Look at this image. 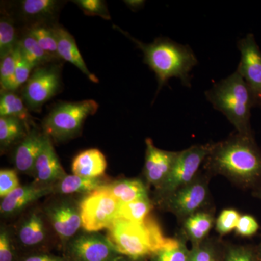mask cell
I'll list each match as a JSON object with an SVG mask.
<instances>
[{"instance_id":"13","label":"cell","mask_w":261,"mask_h":261,"mask_svg":"<svg viewBox=\"0 0 261 261\" xmlns=\"http://www.w3.org/2000/svg\"><path fill=\"white\" fill-rule=\"evenodd\" d=\"M144 175L149 185L161 189L171 173L178 152L163 150L154 146L150 138H147Z\"/></svg>"},{"instance_id":"31","label":"cell","mask_w":261,"mask_h":261,"mask_svg":"<svg viewBox=\"0 0 261 261\" xmlns=\"http://www.w3.org/2000/svg\"><path fill=\"white\" fill-rule=\"evenodd\" d=\"M15 70V51H13L1 59L0 84H1L2 91L14 92Z\"/></svg>"},{"instance_id":"2","label":"cell","mask_w":261,"mask_h":261,"mask_svg":"<svg viewBox=\"0 0 261 261\" xmlns=\"http://www.w3.org/2000/svg\"><path fill=\"white\" fill-rule=\"evenodd\" d=\"M107 238L119 255L132 260L151 257L173 240L164 237L159 223L150 216L141 223L117 219L108 228Z\"/></svg>"},{"instance_id":"19","label":"cell","mask_w":261,"mask_h":261,"mask_svg":"<svg viewBox=\"0 0 261 261\" xmlns=\"http://www.w3.org/2000/svg\"><path fill=\"white\" fill-rule=\"evenodd\" d=\"M105 188L119 204L149 199L147 187L140 179H123L107 184Z\"/></svg>"},{"instance_id":"45","label":"cell","mask_w":261,"mask_h":261,"mask_svg":"<svg viewBox=\"0 0 261 261\" xmlns=\"http://www.w3.org/2000/svg\"><path fill=\"white\" fill-rule=\"evenodd\" d=\"M214 261H217V260H216V259H215Z\"/></svg>"},{"instance_id":"44","label":"cell","mask_w":261,"mask_h":261,"mask_svg":"<svg viewBox=\"0 0 261 261\" xmlns=\"http://www.w3.org/2000/svg\"><path fill=\"white\" fill-rule=\"evenodd\" d=\"M256 195L258 196L259 198L261 199V191L257 192Z\"/></svg>"},{"instance_id":"6","label":"cell","mask_w":261,"mask_h":261,"mask_svg":"<svg viewBox=\"0 0 261 261\" xmlns=\"http://www.w3.org/2000/svg\"><path fill=\"white\" fill-rule=\"evenodd\" d=\"M105 185L84 196L79 203L82 228L86 232H97L108 228L118 219L119 203Z\"/></svg>"},{"instance_id":"21","label":"cell","mask_w":261,"mask_h":261,"mask_svg":"<svg viewBox=\"0 0 261 261\" xmlns=\"http://www.w3.org/2000/svg\"><path fill=\"white\" fill-rule=\"evenodd\" d=\"M18 239L27 247L40 245L47 238V229L42 216L37 213L29 215L20 225Z\"/></svg>"},{"instance_id":"40","label":"cell","mask_w":261,"mask_h":261,"mask_svg":"<svg viewBox=\"0 0 261 261\" xmlns=\"http://www.w3.org/2000/svg\"><path fill=\"white\" fill-rule=\"evenodd\" d=\"M23 261H63V260L61 257L53 256V255H39L27 257Z\"/></svg>"},{"instance_id":"24","label":"cell","mask_w":261,"mask_h":261,"mask_svg":"<svg viewBox=\"0 0 261 261\" xmlns=\"http://www.w3.org/2000/svg\"><path fill=\"white\" fill-rule=\"evenodd\" d=\"M25 123L13 117H0V145L2 148L10 147L27 136Z\"/></svg>"},{"instance_id":"8","label":"cell","mask_w":261,"mask_h":261,"mask_svg":"<svg viewBox=\"0 0 261 261\" xmlns=\"http://www.w3.org/2000/svg\"><path fill=\"white\" fill-rule=\"evenodd\" d=\"M209 195L207 182L202 178L182 187L172 195L164 199L165 207L178 219L185 220L200 210L207 202Z\"/></svg>"},{"instance_id":"35","label":"cell","mask_w":261,"mask_h":261,"mask_svg":"<svg viewBox=\"0 0 261 261\" xmlns=\"http://www.w3.org/2000/svg\"><path fill=\"white\" fill-rule=\"evenodd\" d=\"M16 171L12 169H2L0 171V197L4 198L20 187Z\"/></svg>"},{"instance_id":"29","label":"cell","mask_w":261,"mask_h":261,"mask_svg":"<svg viewBox=\"0 0 261 261\" xmlns=\"http://www.w3.org/2000/svg\"><path fill=\"white\" fill-rule=\"evenodd\" d=\"M190 254L185 243L173 239L167 246L153 254L150 261H189Z\"/></svg>"},{"instance_id":"17","label":"cell","mask_w":261,"mask_h":261,"mask_svg":"<svg viewBox=\"0 0 261 261\" xmlns=\"http://www.w3.org/2000/svg\"><path fill=\"white\" fill-rule=\"evenodd\" d=\"M53 29L58 42L59 58L75 65L84 75H87L91 82L98 83L99 80L95 75L89 71L73 36L61 27H56Z\"/></svg>"},{"instance_id":"7","label":"cell","mask_w":261,"mask_h":261,"mask_svg":"<svg viewBox=\"0 0 261 261\" xmlns=\"http://www.w3.org/2000/svg\"><path fill=\"white\" fill-rule=\"evenodd\" d=\"M211 145H194L178 152L171 173L158 190L163 200L195 179L201 164L208 156Z\"/></svg>"},{"instance_id":"5","label":"cell","mask_w":261,"mask_h":261,"mask_svg":"<svg viewBox=\"0 0 261 261\" xmlns=\"http://www.w3.org/2000/svg\"><path fill=\"white\" fill-rule=\"evenodd\" d=\"M99 105L93 99L63 102L51 110L43 121L44 133L56 142L73 138L89 116L97 113Z\"/></svg>"},{"instance_id":"15","label":"cell","mask_w":261,"mask_h":261,"mask_svg":"<svg viewBox=\"0 0 261 261\" xmlns=\"http://www.w3.org/2000/svg\"><path fill=\"white\" fill-rule=\"evenodd\" d=\"M54 193V187H44L33 183L20 186L3 198L0 204V213L4 216L18 214L44 196Z\"/></svg>"},{"instance_id":"42","label":"cell","mask_w":261,"mask_h":261,"mask_svg":"<svg viewBox=\"0 0 261 261\" xmlns=\"http://www.w3.org/2000/svg\"><path fill=\"white\" fill-rule=\"evenodd\" d=\"M111 261H130L126 259V257L123 256H121V255H118V257H116V258L113 259V260Z\"/></svg>"},{"instance_id":"4","label":"cell","mask_w":261,"mask_h":261,"mask_svg":"<svg viewBox=\"0 0 261 261\" xmlns=\"http://www.w3.org/2000/svg\"><path fill=\"white\" fill-rule=\"evenodd\" d=\"M215 109L227 118L239 135L253 137L250 127L251 109L255 107L250 89L236 70L205 92Z\"/></svg>"},{"instance_id":"46","label":"cell","mask_w":261,"mask_h":261,"mask_svg":"<svg viewBox=\"0 0 261 261\" xmlns=\"http://www.w3.org/2000/svg\"><path fill=\"white\" fill-rule=\"evenodd\" d=\"M189 261H190V259H189Z\"/></svg>"},{"instance_id":"37","label":"cell","mask_w":261,"mask_h":261,"mask_svg":"<svg viewBox=\"0 0 261 261\" xmlns=\"http://www.w3.org/2000/svg\"><path fill=\"white\" fill-rule=\"evenodd\" d=\"M235 229L240 236L251 237L258 231L259 224L253 216L243 215L240 216Z\"/></svg>"},{"instance_id":"22","label":"cell","mask_w":261,"mask_h":261,"mask_svg":"<svg viewBox=\"0 0 261 261\" xmlns=\"http://www.w3.org/2000/svg\"><path fill=\"white\" fill-rule=\"evenodd\" d=\"M214 217L207 213L198 212L185 220L184 227L187 236L195 245H200L210 232Z\"/></svg>"},{"instance_id":"1","label":"cell","mask_w":261,"mask_h":261,"mask_svg":"<svg viewBox=\"0 0 261 261\" xmlns=\"http://www.w3.org/2000/svg\"><path fill=\"white\" fill-rule=\"evenodd\" d=\"M205 161L211 170L244 187L261 183V150L253 137L238 135L211 145Z\"/></svg>"},{"instance_id":"10","label":"cell","mask_w":261,"mask_h":261,"mask_svg":"<svg viewBox=\"0 0 261 261\" xmlns=\"http://www.w3.org/2000/svg\"><path fill=\"white\" fill-rule=\"evenodd\" d=\"M241 55L238 71L250 89L255 107L261 108V50L253 34H247L238 43Z\"/></svg>"},{"instance_id":"27","label":"cell","mask_w":261,"mask_h":261,"mask_svg":"<svg viewBox=\"0 0 261 261\" xmlns=\"http://www.w3.org/2000/svg\"><path fill=\"white\" fill-rule=\"evenodd\" d=\"M58 5L55 0H24L20 3V10L27 18H45L55 14Z\"/></svg>"},{"instance_id":"43","label":"cell","mask_w":261,"mask_h":261,"mask_svg":"<svg viewBox=\"0 0 261 261\" xmlns=\"http://www.w3.org/2000/svg\"><path fill=\"white\" fill-rule=\"evenodd\" d=\"M259 256H260V258L261 259V244L260 247H259Z\"/></svg>"},{"instance_id":"39","label":"cell","mask_w":261,"mask_h":261,"mask_svg":"<svg viewBox=\"0 0 261 261\" xmlns=\"http://www.w3.org/2000/svg\"><path fill=\"white\" fill-rule=\"evenodd\" d=\"M215 259L214 248L210 245L200 244L190 250V261H214Z\"/></svg>"},{"instance_id":"16","label":"cell","mask_w":261,"mask_h":261,"mask_svg":"<svg viewBox=\"0 0 261 261\" xmlns=\"http://www.w3.org/2000/svg\"><path fill=\"white\" fill-rule=\"evenodd\" d=\"M47 136L32 129L20 141L14 152L15 168L19 172L34 174V166L45 144Z\"/></svg>"},{"instance_id":"28","label":"cell","mask_w":261,"mask_h":261,"mask_svg":"<svg viewBox=\"0 0 261 261\" xmlns=\"http://www.w3.org/2000/svg\"><path fill=\"white\" fill-rule=\"evenodd\" d=\"M51 59L59 58L58 42L53 29L44 25L32 27L28 32Z\"/></svg>"},{"instance_id":"23","label":"cell","mask_w":261,"mask_h":261,"mask_svg":"<svg viewBox=\"0 0 261 261\" xmlns=\"http://www.w3.org/2000/svg\"><path fill=\"white\" fill-rule=\"evenodd\" d=\"M18 94L10 91H2L0 97V116L13 117L27 124L29 120L28 108Z\"/></svg>"},{"instance_id":"14","label":"cell","mask_w":261,"mask_h":261,"mask_svg":"<svg viewBox=\"0 0 261 261\" xmlns=\"http://www.w3.org/2000/svg\"><path fill=\"white\" fill-rule=\"evenodd\" d=\"M62 167L51 139L47 137L45 144L34 166V183L44 187H55L66 176Z\"/></svg>"},{"instance_id":"12","label":"cell","mask_w":261,"mask_h":261,"mask_svg":"<svg viewBox=\"0 0 261 261\" xmlns=\"http://www.w3.org/2000/svg\"><path fill=\"white\" fill-rule=\"evenodd\" d=\"M49 222L62 240L74 238L82 227L80 204L68 200L53 202L45 209Z\"/></svg>"},{"instance_id":"38","label":"cell","mask_w":261,"mask_h":261,"mask_svg":"<svg viewBox=\"0 0 261 261\" xmlns=\"http://www.w3.org/2000/svg\"><path fill=\"white\" fill-rule=\"evenodd\" d=\"M225 261H258L251 249L245 247H231L226 253Z\"/></svg>"},{"instance_id":"3","label":"cell","mask_w":261,"mask_h":261,"mask_svg":"<svg viewBox=\"0 0 261 261\" xmlns=\"http://www.w3.org/2000/svg\"><path fill=\"white\" fill-rule=\"evenodd\" d=\"M129 37L143 51L144 62L155 73L159 89L173 77L179 79L183 85L190 87V73L197 64L191 48L168 39H158L150 44H145Z\"/></svg>"},{"instance_id":"33","label":"cell","mask_w":261,"mask_h":261,"mask_svg":"<svg viewBox=\"0 0 261 261\" xmlns=\"http://www.w3.org/2000/svg\"><path fill=\"white\" fill-rule=\"evenodd\" d=\"M240 214L233 209H226L220 214L216 220V229L220 234L225 235L235 229L238 225Z\"/></svg>"},{"instance_id":"30","label":"cell","mask_w":261,"mask_h":261,"mask_svg":"<svg viewBox=\"0 0 261 261\" xmlns=\"http://www.w3.org/2000/svg\"><path fill=\"white\" fill-rule=\"evenodd\" d=\"M16 42V32L14 25L8 18H1L0 21V57L2 58L14 51Z\"/></svg>"},{"instance_id":"26","label":"cell","mask_w":261,"mask_h":261,"mask_svg":"<svg viewBox=\"0 0 261 261\" xmlns=\"http://www.w3.org/2000/svg\"><path fill=\"white\" fill-rule=\"evenodd\" d=\"M22 56L34 68L45 64L51 58L43 50L37 41L32 35L27 33L23 39L17 44Z\"/></svg>"},{"instance_id":"25","label":"cell","mask_w":261,"mask_h":261,"mask_svg":"<svg viewBox=\"0 0 261 261\" xmlns=\"http://www.w3.org/2000/svg\"><path fill=\"white\" fill-rule=\"evenodd\" d=\"M152 208V205L149 198L119 204L118 219L126 220L130 222H143L149 217Z\"/></svg>"},{"instance_id":"32","label":"cell","mask_w":261,"mask_h":261,"mask_svg":"<svg viewBox=\"0 0 261 261\" xmlns=\"http://www.w3.org/2000/svg\"><path fill=\"white\" fill-rule=\"evenodd\" d=\"M15 90L20 86L27 83L31 76V71L34 67L22 56L20 49L16 46L15 49Z\"/></svg>"},{"instance_id":"36","label":"cell","mask_w":261,"mask_h":261,"mask_svg":"<svg viewBox=\"0 0 261 261\" xmlns=\"http://www.w3.org/2000/svg\"><path fill=\"white\" fill-rule=\"evenodd\" d=\"M14 250L10 231L2 226L0 230V261H13Z\"/></svg>"},{"instance_id":"20","label":"cell","mask_w":261,"mask_h":261,"mask_svg":"<svg viewBox=\"0 0 261 261\" xmlns=\"http://www.w3.org/2000/svg\"><path fill=\"white\" fill-rule=\"evenodd\" d=\"M102 178H84L76 175H66L54 187V192L61 195L80 193L87 195L106 185Z\"/></svg>"},{"instance_id":"41","label":"cell","mask_w":261,"mask_h":261,"mask_svg":"<svg viewBox=\"0 0 261 261\" xmlns=\"http://www.w3.org/2000/svg\"><path fill=\"white\" fill-rule=\"evenodd\" d=\"M124 3L130 9L138 10L142 8L145 2L139 1V0H129V1H125Z\"/></svg>"},{"instance_id":"9","label":"cell","mask_w":261,"mask_h":261,"mask_svg":"<svg viewBox=\"0 0 261 261\" xmlns=\"http://www.w3.org/2000/svg\"><path fill=\"white\" fill-rule=\"evenodd\" d=\"M61 86L59 70L56 66L38 68L29 77L23 91L25 106L38 110L56 95Z\"/></svg>"},{"instance_id":"11","label":"cell","mask_w":261,"mask_h":261,"mask_svg":"<svg viewBox=\"0 0 261 261\" xmlns=\"http://www.w3.org/2000/svg\"><path fill=\"white\" fill-rule=\"evenodd\" d=\"M68 249L75 261H111L119 255L107 237L97 232L74 237Z\"/></svg>"},{"instance_id":"34","label":"cell","mask_w":261,"mask_h":261,"mask_svg":"<svg viewBox=\"0 0 261 261\" xmlns=\"http://www.w3.org/2000/svg\"><path fill=\"white\" fill-rule=\"evenodd\" d=\"M75 4L83 10L85 14L99 16L105 20H111V15L108 11L107 5L101 0H77Z\"/></svg>"},{"instance_id":"18","label":"cell","mask_w":261,"mask_h":261,"mask_svg":"<svg viewBox=\"0 0 261 261\" xmlns=\"http://www.w3.org/2000/svg\"><path fill=\"white\" fill-rule=\"evenodd\" d=\"M107 161L99 149H87L77 154L72 163L74 175L84 178L102 177L107 168Z\"/></svg>"}]
</instances>
